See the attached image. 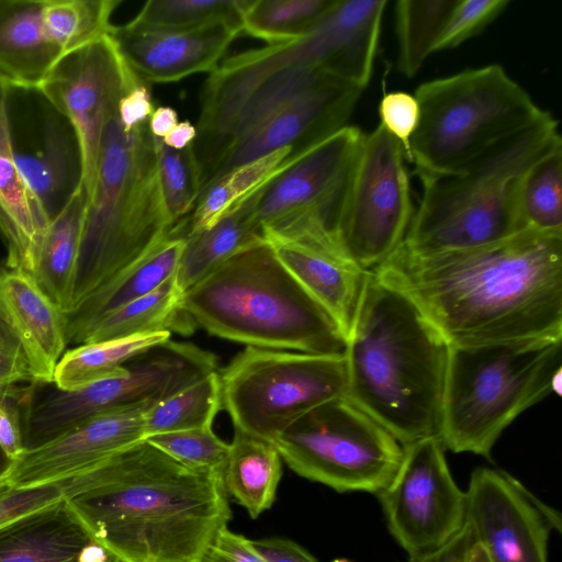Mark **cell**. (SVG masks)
<instances>
[{"mask_svg":"<svg viewBox=\"0 0 562 562\" xmlns=\"http://www.w3.org/2000/svg\"><path fill=\"white\" fill-rule=\"evenodd\" d=\"M371 272L411 299L450 346L562 337V235L527 231L426 256L398 247Z\"/></svg>","mask_w":562,"mask_h":562,"instance_id":"1","label":"cell"},{"mask_svg":"<svg viewBox=\"0 0 562 562\" xmlns=\"http://www.w3.org/2000/svg\"><path fill=\"white\" fill-rule=\"evenodd\" d=\"M67 499L121 562H202L232 517L223 472L188 468L145 439L88 469Z\"/></svg>","mask_w":562,"mask_h":562,"instance_id":"2","label":"cell"},{"mask_svg":"<svg viewBox=\"0 0 562 562\" xmlns=\"http://www.w3.org/2000/svg\"><path fill=\"white\" fill-rule=\"evenodd\" d=\"M449 349L411 299L370 272L347 339L345 396L403 446L439 437Z\"/></svg>","mask_w":562,"mask_h":562,"instance_id":"3","label":"cell"},{"mask_svg":"<svg viewBox=\"0 0 562 562\" xmlns=\"http://www.w3.org/2000/svg\"><path fill=\"white\" fill-rule=\"evenodd\" d=\"M180 307L209 334L251 347L345 355L333 317L291 276L265 239L186 290Z\"/></svg>","mask_w":562,"mask_h":562,"instance_id":"4","label":"cell"},{"mask_svg":"<svg viewBox=\"0 0 562 562\" xmlns=\"http://www.w3.org/2000/svg\"><path fill=\"white\" fill-rule=\"evenodd\" d=\"M560 140L558 122L547 112L462 169L420 178L422 199L400 247L413 255H437L485 247L522 233L516 215L519 182Z\"/></svg>","mask_w":562,"mask_h":562,"instance_id":"5","label":"cell"},{"mask_svg":"<svg viewBox=\"0 0 562 562\" xmlns=\"http://www.w3.org/2000/svg\"><path fill=\"white\" fill-rule=\"evenodd\" d=\"M175 225L160 191L148 122L125 131L116 110L102 134L88 199L74 308L170 235Z\"/></svg>","mask_w":562,"mask_h":562,"instance_id":"6","label":"cell"},{"mask_svg":"<svg viewBox=\"0 0 562 562\" xmlns=\"http://www.w3.org/2000/svg\"><path fill=\"white\" fill-rule=\"evenodd\" d=\"M562 337L450 346L439 438L485 458L527 408L559 391Z\"/></svg>","mask_w":562,"mask_h":562,"instance_id":"7","label":"cell"},{"mask_svg":"<svg viewBox=\"0 0 562 562\" xmlns=\"http://www.w3.org/2000/svg\"><path fill=\"white\" fill-rule=\"evenodd\" d=\"M414 95L419 121L407 159L419 179L462 169L547 113L499 65L424 82Z\"/></svg>","mask_w":562,"mask_h":562,"instance_id":"8","label":"cell"},{"mask_svg":"<svg viewBox=\"0 0 562 562\" xmlns=\"http://www.w3.org/2000/svg\"><path fill=\"white\" fill-rule=\"evenodd\" d=\"M217 371L214 353L194 344H159L126 363L125 373L64 391L32 383L21 406L25 449L40 446L99 413L153 406Z\"/></svg>","mask_w":562,"mask_h":562,"instance_id":"9","label":"cell"},{"mask_svg":"<svg viewBox=\"0 0 562 562\" xmlns=\"http://www.w3.org/2000/svg\"><path fill=\"white\" fill-rule=\"evenodd\" d=\"M234 429L274 441L312 408L346 395L345 355L246 346L218 372Z\"/></svg>","mask_w":562,"mask_h":562,"instance_id":"10","label":"cell"},{"mask_svg":"<svg viewBox=\"0 0 562 562\" xmlns=\"http://www.w3.org/2000/svg\"><path fill=\"white\" fill-rule=\"evenodd\" d=\"M273 443L296 474L338 493L378 494L404 452L401 442L346 396L312 408Z\"/></svg>","mask_w":562,"mask_h":562,"instance_id":"11","label":"cell"},{"mask_svg":"<svg viewBox=\"0 0 562 562\" xmlns=\"http://www.w3.org/2000/svg\"><path fill=\"white\" fill-rule=\"evenodd\" d=\"M401 143L380 124L363 135L334 222L344 254L373 271L403 243L414 207Z\"/></svg>","mask_w":562,"mask_h":562,"instance_id":"12","label":"cell"},{"mask_svg":"<svg viewBox=\"0 0 562 562\" xmlns=\"http://www.w3.org/2000/svg\"><path fill=\"white\" fill-rule=\"evenodd\" d=\"M403 449L396 473L376 496L389 531L413 559L438 550L463 528L467 494L451 475L439 437Z\"/></svg>","mask_w":562,"mask_h":562,"instance_id":"13","label":"cell"},{"mask_svg":"<svg viewBox=\"0 0 562 562\" xmlns=\"http://www.w3.org/2000/svg\"><path fill=\"white\" fill-rule=\"evenodd\" d=\"M7 116L18 171L50 221L82 184L76 130L40 86L9 82Z\"/></svg>","mask_w":562,"mask_h":562,"instance_id":"14","label":"cell"},{"mask_svg":"<svg viewBox=\"0 0 562 562\" xmlns=\"http://www.w3.org/2000/svg\"><path fill=\"white\" fill-rule=\"evenodd\" d=\"M138 81L108 35L63 55L40 86L76 130L88 199L95 181L106 122L117 110L120 100Z\"/></svg>","mask_w":562,"mask_h":562,"instance_id":"15","label":"cell"},{"mask_svg":"<svg viewBox=\"0 0 562 562\" xmlns=\"http://www.w3.org/2000/svg\"><path fill=\"white\" fill-rule=\"evenodd\" d=\"M465 494V521L491 562H549V538L561 532L555 509L499 469L474 470Z\"/></svg>","mask_w":562,"mask_h":562,"instance_id":"16","label":"cell"},{"mask_svg":"<svg viewBox=\"0 0 562 562\" xmlns=\"http://www.w3.org/2000/svg\"><path fill=\"white\" fill-rule=\"evenodd\" d=\"M361 91L330 80L274 106L231 144L202 191L238 166L285 147L292 148L291 157L296 156L346 126Z\"/></svg>","mask_w":562,"mask_h":562,"instance_id":"17","label":"cell"},{"mask_svg":"<svg viewBox=\"0 0 562 562\" xmlns=\"http://www.w3.org/2000/svg\"><path fill=\"white\" fill-rule=\"evenodd\" d=\"M363 135L358 127L346 125L291 157L260 190L256 214L261 227L310 214L334 235L336 213Z\"/></svg>","mask_w":562,"mask_h":562,"instance_id":"18","label":"cell"},{"mask_svg":"<svg viewBox=\"0 0 562 562\" xmlns=\"http://www.w3.org/2000/svg\"><path fill=\"white\" fill-rule=\"evenodd\" d=\"M150 407L109 409L25 449L11 462L4 482L12 487H32L74 476L100 463L145 439L144 414Z\"/></svg>","mask_w":562,"mask_h":562,"instance_id":"19","label":"cell"},{"mask_svg":"<svg viewBox=\"0 0 562 562\" xmlns=\"http://www.w3.org/2000/svg\"><path fill=\"white\" fill-rule=\"evenodd\" d=\"M243 30L215 22L194 27L150 26L131 20L113 25L109 36L140 80L176 82L199 72L214 71Z\"/></svg>","mask_w":562,"mask_h":562,"instance_id":"20","label":"cell"},{"mask_svg":"<svg viewBox=\"0 0 562 562\" xmlns=\"http://www.w3.org/2000/svg\"><path fill=\"white\" fill-rule=\"evenodd\" d=\"M0 324L20 346L31 383H52L68 349L66 314L24 271L0 266Z\"/></svg>","mask_w":562,"mask_h":562,"instance_id":"21","label":"cell"},{"mask_svg":"<svg viewBox=\"0 0 562 562\" xmlns=\"http://www.w3.org/2000/svg\"><path fill=\"white\" fill-rule=\"evenodd\" d=\"M279 261L337 323L348 339L369 279L335 246L314 241L267 240Z\"/></svg>","mask_w":562,"mask_h":562,"instance_id":"22","label":"cell"},{"mask_svg":"<svg viewBox=\"0 0 562 562\" xmlns=\"http://www.w3.org/2000/svg\"><path fill=\"white\" fill-rule=\"evenodd\" d=\"M0 562H121L98 543L69 502L0 527Z\"/></svg>","mask_w":562,"mask_h":562,"instance_id":"23","label":"cell"},{"mask_svg":"<svg viewBox=\"0 0 562 562\" xmlns=\"http://www.w3.org/2000/svg\"><path fill=\"white\" fill-rule=\"evenodd\" d=\"M8 87L9 81L0 75V237L7 249L4 266L33 277L49 221L14 162L7 116Z\"/></svg>","mask_w":562,"mask_h":562,"instance_id":"24","label":"cell"},{"mask_svg":"<svg viewBox=\"0 0 562 562\" xmlns=\"http://www.w3.org/2000/svg\"><path fill=\"white\" fill-rule=\"evenodd\" d=\"M184 244L186 238L172 229L170 235L67 314L68 348L77 346L99 318L148 294L175 274Z\"/></svg>","mask_w":562,"mask_h":562,"instance_id":"25","label":"cell"},{"mask_svg":"<svg viewBox=\"0 0 562 562\" xmlns=\"http://www.w3.org/2000/svg\"><path fill=\"white\" fill-rule=\"evenodd\" d=\"M43 0H0V75L21 86H41L64 55L42 22Z\"/></svg>","mask_w":562,"mask_h":562,"instance_id":"26","label":"cell"},{"mask_svg":"<svg viewBox=\"0 0 562 562\" xmlns=\"http://www.w3.org/2000/svg\"><path fill=\"white\" fill-rule=\"evenodd\" d=\"M261 188L240 201L213 226L184 237L186 244L175 273L182 292L238 251L265 240L256 214Z\"/></svg>","mask_w":562,"mask_h":562,"instance_id":"27","label":"cell"},{"mask_svg":"<svg viewBox=\"0 0 562 562\" xmlns=\"http://www.w3.org/2000/svg\"><path fill=\"white\" fill-rule=\"evenodd\" d=\"M88 194L81 184L45 231L33 279L67 315L74 308L77 263Z\"/></svg>","mask_w":562,"mask_h":562,"instance_id":"28","label":"cell"},{"mask_svg":"<svg viewBox=\"0 0 562 562\" xmlns=\"http://www.w3.org/2000/svg\"><path fill=\"white\" fill-rule=\"evenodd\" d=\"M182 293L172 274L148 294L99 318L78 345L160 331L191 335L196 325L180 307Z\"/></svg>","mask_w":562,"mask_h":562,"instance_id":"29","label":"cell"},{"mask_svg":"<svg viewBox=\"0 0 562 562\" xmlns=\"http://www.w3.org/2000/svg\"><path fill=\"white\" fill-rule=\"evenodd\" d=\"M281 460L272 441L234 429L223 471L224 485L251 518L273 504L282 475Z\"/></svg>","mask_w":562,"mask_h":562,"instance_id":"30","label":"cell"},{"mask_svg":"<svg viewBox=\"0 0 562 562\" xmlns=\"http://www.w3.org/2000/svg\"><path fill=\"white\" fill-rule=\"evenodd\" d=\"M292 148L285 147L238 166L210 183L191 213L177 223V231L189 236L213 226L240 201L259 190L291 160Z\"/></svg>","mask_w":562,"mask_h":562,"instance_id":"31","label":"cell"},{"mask_svg":"<svg viewBox=\"0 0 562 562\" xmlns=\"http://www.w3.org/2000/svg\"><path fill=\"white\" fill-rule=\"evenodd\" d=\"M170 337V333L160 331L69 347L56 366L52 383L59 390L72 391L121 375L128 361Z\"/></svg>","mask_w":562,"mask_h":562,"instance_id":"32","label":"cell"},{"mask_svg":"<svg viewBox=\"0 0 562 562\" xmlns=\"http://www.w3.org/2000/svg\"><path fill=\"white\" fill-rule=\"evenodd\" d=\"M562 142L535 160L517 191L516 215L521 232L562 235Z\"/></svg>","mask_w":562,"mask_h":562,"instance_id":"33","label":"cell"},{"mask_svg":"<svg viewBox=\"0 0 562 562\" xmlns=\"http://www.w3.org/2000/svg\"><path fill=\"white\" fill-rule=\"evenodd\" d=\"M457 0H400L395 4L398 70L415 76L437 42Z\"/></svg>","mask_w":562,"mask_h":562,"instance_id":"34","label":"cell"},{"mask_svg":"<svg viewBox=\"0 0 562 562\" xmlns=\"http://www.w3.org/2000/svg\"><path fill=\"white\" fill-rule=\"evenodd\" d=\"M120 3V0H43V26L65 55L108 36L113 27L111 15Z\"/></svg>","mask_w":562,"mask_h":562,"instance_id":"35","label":"cell"},{"mask_svg":"<svg viewBox=\"0 0 562 562\" xmlns=\"http://www.w3.org/2000/svg\"><path fill=\"white\" fill-rule=\"evenodd\" d=\"M335 0H250L243 32L268 45L288 43L311 31Z\"/></svg>","mask_w":562,"mask_h":562,"instance_id":"36","label":"cell"},{"mask_svg":"<svg viewBox=\"0 0 562 562\" xmlns=\"http://www.w3.org/2000/svg\"><path fill=\"white\" fill-rule=\"evenodd\" d=\"M221 409L216 371L148 408L144 414L145 438L212 426Z\"/></svg>","mask_w":562,"mask_h":562,"instance_id":"37","label":"cell"},{"mask_svg":"<svg viewBox=\"0 0 562 562\" xmlns=\"http://www.w3.org/2000/svg\"><path fill=\"white\" fill-rule=\"evenodd\" d=\"M157 171L164 203L177 224L194 209L202 192V172L192 145L176 150L154 137Z\"/></svg>","mask_w":562,"mask_h":562,"instance_id":"38","label":"cell"},{"mask_svg":"<svg viewBox=\"0 0 562 562\" xmlns=\"http://www.w3.org/2000/svg\"><path fill=\"white\" fill-rule=\"evenodd\" d=\"M248 0H151L144 4L135 22L165 27H194L225 22L243 30Z\"/></svg>","mask_w":562,"mask_h":562,"instance_id":"39","label":"cell"},{"mask_svg":"<svg viewBox=\"0 0 562 562\" xmlns=\"http://www.w3.org/2000/svg\"><path fill=\"white\" fill-rule=\"evenodd\" d=\"M145 440L179 463L198 470L223 472L229 451V443L212 426L158 434Z\"/></svg>","mask_w":562,"mask_h":562,"instance_id":"40","label":"cell"},{"mask_svg":"<svg viewBox=\"0 0 562 562\" xmlns=\"http://www.w3.org/2000/svg\"><path fill=\"white\" fill-rule=\"evenodd\" d=\"M86 490L81 473L32 487H12L0 482V527L22 516L61 501L71 499Z\"/></svg>","mask_w":562,"mask_h":562,"instance_id":"41","label":"cell"},{"mask_svg":"<svg viewBox=\"0 0 562 562\" xmlns=\"http://www.w3.org/2000/svg\"><path fill=\"white\" fill-rule=\"evenodd\" d=\"M507 0H457L435 52L450 49L480 33L508 5Z\"/></svg>","mask_w":562,"mask_h":562,"instance_id":"42","label":"cell"},{"mask_svg":"<svg viewBox=\"0 0 562 562\" xmlns=\"http://www.w3.org/2000/svg\"><path fill=\"white\" fill-rule=\"evenodd\" d=\"M381 125L397 139L405 154H409V142L419 121V105L415 95L403 91L385 93L379 105Z\"/></svg>","mask_w":562,"mask_h":562,"instance_id":"43","label":"cell"},{"mask_svg":"<svg viewBox=\"0 0 562 562\" xmlns=\"http://www.w3.org/2000/svg\"><path fill=\"white\" fill-rule=\"evenodd\" d=\"M15 387L0 393V449L11 460L25 450L21 407Z\"/></svg>","mask_w":562,"mask_h":562,"instance_id":"44","label":"cell"},{"mask_svg":"<svg viewBox=\"0 0 562 562\" xmlns=\"http://www.w3.org/2000/svg\"><path fill=\"white\" fill-rule=\"evenodd\" d=\"M202 562H266L244 536L222 528Z\"/></svg>","mask_w":562,"mask_h":562,"instance_id":"45","label":"cell"},{"mask_svg":"<svg viewBox=\"0 0 562 562\" xmlns=\"http://www.w3.org/2000/svg\"><path fill=\"white\" fill-rule=\"evenodd\" d=\"M23 381L31 382L26 359L20 346L0 324V393Z\"/></svg>","mask_w":562,"mask_h":562,"instance_id":"46","label":"cell"},{"mask_svg":"<svg viewBox=\"0 0 562 562\" xmlns=\"http://www.w3.org/2000/svg\"><path fill=\"white\" fill-rule=\"evenodd\" d=\"M149 83L138 81L119 102L117 116L125 131L148 122L155 106Z\"/></svg>","mask_w":562,"mask_h":562,"instance_id":"47","label":"cell"},{"mask_svg":"<svg viewBox=\"0 0 562 562\" xmlns=\"http://www.w3.org/2000/svg\"><path fill=\"white\" fill-rule=\"evenodd\" d=\"M266 562H319L297 543L283 538L250 541Z\"/></svg>","mask_w":562,"mask_h":562,"instance_id":"48","label":"cell"},{"mask_svg":"<svg viewBox=\"0 0 562 562\" xmlns=\"http://www.w3.org/2000/svg\"><path fill=\"white\" fill-rule=\"evenodd\" d=\"M473 540L472 530L465 521L463 528L445 546L429 554L409 559L408 562H464Z\"/></svg>","mask_w":562,"mask_h":562,"instance_id":"49","label":"cell"},{"mask_svg":"<svg viewBox=\"0 0 562 562\" xmlns=\"http://www.w3.org/2000/svg\"><path fill=\"white\" fill-rule=\"evenodd\" d=\"M178 113L171 106H159L148 120V128L154 137L164 138L177 124Z\"/></svg>","mask_w":562,"mask_h":562,"instance_id":"50","label":"cell"},{"mask_svg":"<svg viewBox=\"0 0 562 562\" xmlns=\"http://www.w3.org/2000/svg\"><path fill=\"white\" fill-rule=\"evenodd\" d=\"M196 136V126L189 121H182L161 138V140L167 147L181 150L192 145Z\"/></svg>","mask_w":562,"mask_h":562,"instance_id":"51","label":"cell"},{"mask_svg":"<svg viewBox=\"0 0 562 562\" xmlns=\"http://www.w3.org/2000/svg\"><path fill=\"white\" fill-rule=\"evenodd\" d=\"M464 562H491V560L484 547L474 539Z\"/></svg>","mask_w":562,"mask_h":562,"instance_id":"52","label":"cell"},{"mask_svg":"<svg viewBox=\"0 0 562 562\" xmlns=\"http://www.w3.org/2000/svg\"><path fill=\"white\" fill-rule=\"evenodd\" d=\"M11 460L0 449V482L4 481L7 472L11 465Z\"/></svg>","mask_w":562,"mask_h":562,"instance_id":"53","label":"cell"},{"mask_svg":"<svg viewBox=\"0 0 562 562\" xmlns=\"http://www.w3.org/2000/svg\"><path fill=\"white\" fill-rule=\"evenodd\" d=\"M331 562H350V561H348L346 559H335Z\"/></svg>","mask_w":562,"mask_h":562,"instance_id":"54","label":"cell"}]
</instances>
